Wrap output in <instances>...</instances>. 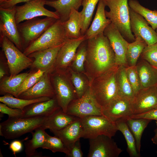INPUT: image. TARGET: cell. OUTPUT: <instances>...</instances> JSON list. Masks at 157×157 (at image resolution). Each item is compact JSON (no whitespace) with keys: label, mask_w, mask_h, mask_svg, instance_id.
<instances>
[{"label":"cell","mask_w":157,"mask_h":157,"mask_svg":"<svg viewBox=\"0 0 157 157\" xmlns=\"http://www.w3.org/2000/svg\"><path fill=\"white\" fill-rule=\"evenodd\" d=\"M115 64L114 52L104 33L87 40L85 75L90 83Z\"/></svg>","instance_id":"obj_1"},{"label":"cell","mask_w":157,"mask_h":157,"mask_svg":"<svg viewBox=\"0 0 157 157\" xmlns=\"http://www.w3.org/2000/svg\"><path fill=\"white\" fill-rule=\"evenodd\" d=\"M119 66L115 64L90 83L94 97L102 108L118 96L116 74Z\"/></svg>","instance_id":"obj_2"},{"label":"cell","mask_w":157,"mask_h":157,"mask_svg":"<svg viewBox=\"0 0 157 157\" xmlns=\"http://www.w3.org/2000/svg\"><path fill=\"white\" fill-rule=\"evenodd\" d=\"M109 11L105 10L106 17L117 28L124 38L129 43L135 38L130 26L129 7L128 0H103Z\"/></svg>","instance_id":"obj_3"},{"label":"cell","mask_w":157,"mask_h":157,"mask_svg":"<svg viewBox=\"0 0 157 157\" xmlns=\"http://www.w3.org/2000/svg\"><path fill=\"white\" fill-rule=\"evenodd\" d=\"M69 39L63 22L57 19L38 38L25 48L23 53L28 56L33 53L61 45Z\"/></svg>","instance_id":"obj_4"},{"label":"cell","mask_w":157,"mask_h":157,"mask_svg":"<svg viewBox=\"0 0 157 157\" xmlns=\"http://www.w3.org/2000/svg\"><path fill=\"white\" fill-rule=\"evenodd\" d=\"M47 117H8L0 124V135L5 139L10 140L19 138L28 133H31L42 125Z\"/></svg>","instance_id":"obj_5"},{"label":"cell","mask_w":157,"mask_h":157,"mask_svg":"<svg viewBox=\"0 0 157 157\" xmlns=\"http://www.w3.org/2000/svg\"><path fill=\"white\" fill-rule=\"evenodd\" d=\"M50 73L51 80L57 102L65 113L69 104L77 98L66 70H58Z\"/></svg>","instance_id":"obj_6"},{"label":"cell","mask_w":157,"mask_h":157,"mask_svg":"<svg viewBox=\"0 0 157 157\" xmlns=\"http://www.w3.org/2000/svg\"><path fill=\"white\" fill-rule=\"evenodd\" d=\"M0 42L1 47L7 59L10 76L18 74L31 67L33 60L22 52L7 38L0 35Z\"/></svg>","instance_id":"obj_7"},{"label":"cell","mask_w":157,"mask_h":157,"mask_svg":"<svg viewBox=\"0 0 157 157\" xmlns=\"http://www.w3.org/2000/svg\"><path fill=\"white\" fill-rule=\"evenodd\" d=\"M57 20L49 17L43 19L37 17L17 24L24 50L38 38Z\"/></svg>","instance_id":"obj_8"},{"label":"cell","mask_w":157,"mask_h":157,"mask_svg":"<svg viewBox=\"0 0 157 157\" xmlns=\"http://www.w3.org/2000/svg\"><path fill=\"white\" fill-rule=\"evenodd\" d=\"M83 127L82 138L92 139L101 135L110 138L118 131L115 123L103 115H90L80 118Z\"/></svg>","instance_id":"obj_9"},{"label":"cell","mask_w":157,"mask_h":157,"mask_svg":"<svg viewBox=\"0 0 157 157\" xmlns=\"http://www.w3.org/2000/svg\"><path fill=\"white\" fill-rule=\"evenodd\" d=\"M102 108L97 101L90 86L80 98L72 100L66 113L80 118L90 115H103Z\"/></svg>","instance_id":"obj_10"},{"label":"cell","mask_w":157,"mask_h":157,"mask_svg":"<svg viewBox=\"0 0 157 157\" xmlns=\"http://www.w3.org/2000/svg\"><path fill=\"white\" fill-rule=\"evenodd\" d=\"M46 1V0H30L22 5L15 6V18L16 24L41 16L59 19V16L56 11H51L45 8Z\"/></svg>","instance_id":"obj_11"},{"label":"cell","mask_w":157,"mask_h":157,"mask_svg":"<svg viewBox=\"0 0 157 157\" xmlns=\"http://www.w3.org/2000/svg\"><path fill=\"white\" fill-rule=\"evenodd\" d=\"M15 6L0 8V35L6 37L22 51L24 48L15 20Z\"/></svg>","instance_id":"obj_12"},{"label":"cell","mask_w":157,"mask_h":157,"mask_svg":"<svg viewBox=\"0 0 157 157\" xmlns=\"http://www.w3.org/2000/svg\"><path fill=\"white\" fill-rule=\"evenodd\" d=\"M88 157H118L122 152L112 138L104 135L89 139Z\"/></svg>","instance_id":"obj_13"},{"label":"cell","mask_w":157,"mask_h":157,"mask_svg":"<svg viewBox=\"0 0 157 157\" xmlns=\"http://www.w3.org/2000/svg\"><path fill=\"white\" fill-rule=\"evenodd\" d=\"M104 34L107 37L114 52L116 64L128 66L126 53L129 43L112 23L105 29Z\"/></svg>","instance_id":"obj_14"},{"label":"cell","mask_w":157,"mask_h":157,"mask_svg":"<svg viewBox=\"0 0 157 157\" xmlns=\"http://www.w3.org/2000/svg\"><path fill=\"white\" fill-rule=\"evenodd\" d=\"M101 111L103 116L114 122L120 120L126 121L133 115L131 102L119 96L102 108Z\"/></svg>","instance_id":"obj_15"},{"label":"cell","mask_w":157,"mask_h":157,"mask_svg":"<svg viewBox=\"0 0 157 157\" xmlns=\"http://www.w3.org/2000/svg\"><path fill=\"white\" fill-rule=\"evenodd\" d=\"M129 13L131 29L135 37H140L147 46L157 42V35L155 30L149 26L144 18L130 7Z\"/></svg>","instance_id":"obj_16"},{"label":"cell","mask_w":157,"mask_h":157,"mask_svg":"<svg viewBox=\"0 0 157 157\" xmlns=\"http://www.w3.org/2000/svg\"><path fill=\"white\" fill-rule=\"evenodd\" d=\"M85 40L84 35L78 39H69L64 43L58 52L51 72L55 70H65L69 67L78 47Z\"/></svg>","instance_id":"obj_17"},{"label":"cell","mask_w":157,"mask_h":157,"mask_svg":"<svg viewBox=\"0 0 157 157\" xmlns=\"http://www.w3.org/2000/svg\"><path fill=\"white\" fill-rule=\"evenodd\" d=\"M133 115L144 113L157 108L156 85L141 89L131 103Z\"/></svg>","instance_id":"obj_18"},{"label":"cell","mask_w":157,"mask_h":157,"mask_svg":"<svg viewBox=\"0 0 157 157\" xmlns=\"http://www.w3.org/2000/svg\"><path fill=\"white\" fill-rule=\"evenodd\" d=\"M55 96L51 80L50 73L46 72L32 87L21 94L18 98L27 99L42 97L50 98Z\"/></svg>","instance_id":"obj_19"},{"label":"cell","mask_w":157,"mask_h":157,"mask_svg":"<svg viewBox=\"0 0 157 157\" xmlns=\"http://www.w3.org/2000/svg\"><path fill=\"white\" fill-rule=\"evenodd\" d=\"M33 53L28 56L34 58L31 67L51 73L55 62L58 52L63 44Z\"/></svg>","instance_id":"obj_20"},{"label":"cell","mask_w":157,"mask_h":157,"mask_svg":"<svg viewBox=\"0 0 157 157\" xmlns=\"http://www.w3.org/2000/svg\"><path fill=\"white\" fill-rule=\"evenodd\" d=\"M61 108L55 96L49 100L33 103L26 106L23 109L24 113L22 118L48 117Z\"/></svg>","instance_id":"obj_21"},{"label":"cell","mask_w":157,"mask_h":157,"mask_svg":"<svg viewBox=\"0 0 157 157\" xmlns=\"http://www.w3.org/2000/svg\"><path fill=\"white\" fill-rule=\"evenodd\" d=\"M52 133L62 140L69 151L75 142L82 138L83 127L81 118H78L62 129Z\"/></svg>","instance_id":"obj_22"},{"label":"cell","mask_w":157,"mask_h":157,"mask_svg":"<svg viewBox=\"0 0 157 157\" xmlns=\"http://www.w3.org/2000/svg\"><path fill=\"white\" fill-rule=\"evenodd\" d=\"M106 6L103 0H99L92 23L84 35L86 40L104 33L105 29L111 23L106 16Z\"/></svg>","instance_id":"obj_23"},{"label":"cell","mask_w":157,"mask_h":157,"mask_svg":"<svg viewBox=\"0 0 157 157\" xmlns=\"http://www.w3.org/2000/svg\"><path fill=\"white\" fill-rule=\"evenodd\" d=\"M78 118L67 114L61 108L50 116L47 117L41 126L45 130L49 129L52 132L58 131Z\"/></svg>","instance_id":"obj_24"},{"label":"cell","mask_w":157,"mask_h":157,"mask_svg":"<svg viewBox=\"0 0 157 157\" xmlns=\"http://www.w3.org/2000/svg\"><path fill=\"white\" fill-rule=\"evenodd\" d=\"M83 0H46V5L53 8L62 22L69 18L72 9L78 11Z\"/></svg>","instance_id":"obj_25"},{"label":"cell","mask_w":157,"mask_h":157,"mask_svg":"<svg viewBox=\"0 0 157 157\" xmlns=\"http://www.w3.org/2000/svg\"><path fill=\"white\" fill-rule=\"evenodd\" d=\"M142 88H146L157 84V70L143 60L136 65Z\"/></svg>","instance_id":"obj_26"},{"label":"cell","mask_w":157,"mask_h":157,"mask_svg":"<svg viewBox=\"0 0 157 157\" xmlns=\"http://www.w3.org/2000/svg\"><path fill=\"white\" fill-rule=\"evenodd\" d=\"M64 26L68 38L74 39L80 38L82 36L81 30L83 25V20L80 12L72 9L69 19L63 22Z\"/></svg>","instance_id":"obj_27"},{"label":"cell","mask_w":157,"mask_h":157,"mask_svg":"<svg viewBox=\"0 0 157 157\" xmlns=\"http://www.w3.org/2000/svg\"><path fill=\"white\" fill-rule=\"evenodd\" d=\"M29 72L19 74L13 76L5 77L1 79L0 83V94L8 93L16 97L17 91Z\"/></svg>","instance_id":"obj_28"},{"label":"cell","mask_w":157,"mask_h":157,"mask_svg":"<svg viewBox=\"0 0 157 157\" xmlns=\"http://www.w3.org/2000/svg\"><path fill=\"white\" fill-rule=\"evenodd\" d=\"M45 129L41 126L39 127L32 132V138L24 142L25 152L27 157L36 156V149L42 148L44 145L46 139L47 134Z\"/></svg>","instance_id":"obj_29"},{"label":"cell","mask_w":157,"mask_h":157,"mask_svg":"<svg viewBox=\"0 0 157 157\" xmlns=\"http://www.w3.org/2000/svg\"><path fill=\"white\" fill-rule=\"evenodd\" d=\"M119 66L116 74L118 96L125 99L131 103L135 96L126 75V67Z\"/></svg>","instance_id":"obj_30"},{"label":"cell","mask_w":157,"mask_h":157,"mask_svg":"<svg viewBox=\"0 0 157 157\" xmlns=\"http://www.w3.org/2000/svg\"><path fill=\"white\" fill-rule=\"evenodd\" d=\"M66 71L74 89L77 98H80L90 86L89 79L84 74L76 72L70 67Z\"/></svg>","instance_id":"obj_31"},{"label":"cell","mask_w":157,"mask_h":157,"mask_svg":"<svg viewBox=\"0 0 157 157\" xmlns=\"http://www.w3.org/2000/svg\"><path fill=\"white\" fill-rule=\"evenodd\" d=\"M134 41L129 43L126 53V59L128 66H135L144 48L147 45L140 37H135Z\"/></svg>","instance_id":"obj_32"},{"label":"cell","mask_w":157,"mask_h":157,"mask_svg":"<svg viewBox=\"0 0 157 157\" xmlns=\"http://www.w3.org/2000/svg\"><path fill=\"white\" fill-rule=\"evenodd\" d=\"M151 120L144 118H130L126 123L134 137L136 148L140 154L141 139L143 133Z\"/></svg>","instance_id":"obj_33"},{"label":"cell","mask_w":157,"mask_h":157,"mask_svg":"<svg viewBox=\"0 0 157 157\" xmlns=\"http://www.w3.org/2000/svg\"><path fill=\"white\" fill-rule=\"evenodd\" d=\"M117 130L123 135L127 145V151L131 157H139L140 155L137 150L134 137L128 126L126 121L120 120L115 122Z\"/></svg>","instance_id":"obj_34"},{"label":"cell","mask_w":157,"mask_h":157,"mask_svg":"<svg viewBox=\"0 0 157 157\" xmlns=\"http://www.w3.org/2000/svg\"><path fill=\"white\" fill-rule=\"evenodd\" d=\"M50 98L42 97L37 98L27 99L17 98L10 94H6L0 97V101L9 107L23 110L26 106L33 103L47 101Z\"/></svg>","instance_id":"obj_35"},{"label":"cell","mask_w":157,"mask_h":157,"mask_svg":"<svg viewBox=\"0 0 157 157\" xmlns=\"http://www.w3.org/2000/svg\"><path fill=\"white\" fill-rule=\"evenodd\" d=\"M128 3L130 8L142 16L154 30L157 28V10L144 7L137 0H129Z\"/></svg>","instance_id":"obj_36"},{"label":"cell","mask_w":157,"mask_h":157,"mask_svg":"<svg viewBox=\"0 0 157 157\" xmlns=\"http://www.w3.org/2000/svg\"><path fill=\"white\" fill-rule=\"evenodd\" d=\"M99 0H83L82 6L83 9L80 12L81 15L83 25L81 30L82 36L86 32L90 24L92 17L97 3Z\"/></svg>","instance_id":"obj_37"},{"label":"cell","mask_w":157,"mask_h":157,"mask_svg":"<svg viewBox=\"0 0 157 157\" xmlns=\"http://www.w3.org/2000/svg\"><path fill=\"white\" fill-rule=\"evenodd\" d=\"M86 53L87 40H85L78 47L70 67L76 72L85 74L84 64L86 59Z\"/></svg>","instance_id":"obj_38"},{"label":"cell","mask_w":157,"mask_h":157,"mask_svg":"<svg viewBox=\"0 0 157 157\" xmlns=\"http://www.w3.org/2000/svg\"><path fill=\"white\" fill-rule=\"evenodd\" d=\"M42 148L49 149L53 153L60 152L67 155L69 150L62 140L55 135L52 136L47 134L46 141Z\"/></svg>","instance_id":"obj_39"},{"label":"cell","mask_w":157,"mask_h":157,"mask_svg":"<svg viewBox=\"0 0 157 157\" xmlns=\"http://www.w3.org/2000/svg\"><path fill=\"white\" fill-rule=\"evenodd\" d=\"M46 72L42 69H37L30 72L26 78L19 87L17 93V98L22 93L30 88L34 85Z\"/></svg>","instance_id":"obj_40"},{"label":"cell","mask_w":157,"mask_h":157,"mask_svg":"<svg viewBox=\"0 0 157 157\" xmlns=\"http://www.w3.org/2000/svg\"><path fill=\"white\" fill-rule=\"evenodd\" d=\"M126 75L135 96L142 89L136 65L126 67Z\"/></svg>","instance_id":"obj_41"},{"label":"cell","mask_w":157,"mask_h":157,"mask_svg":"<svg viewBox=\"0 0 157 157\" xmlns=\"http://www.w3.org/2000/svg\"><path fill=\"white\" fill-rule=\"evenodd\" d=\"M140 56L143 60L153 66L157 67V42L146 47Z\"/></svg>","instance_id":"obj_42"},{"label":"cell","mask_w":157,"mask_h":157,"mask_svg":"<svg viewBox=\"0 0 157 157\" xmlns=\"http://www.w3.org/2000/svg\"><path fill=\"white\" fill-rule=\"evenodd\" d=\"M0 112L7 115L10 118H22L24 113L23 110L10 108L1 102L0 103Z\"/></svg>","instance_id":"obj_43"},{"label":"cell","mask_w":157,"mask_h":157,"mask_svg":"<svg viewBox=\"0 0 157 157\" xmlns=\"http://www.w3.org/2000/svg\"><path fill=\"white\" fill-rule=\"evenodd\" d=\"M131 118H144L151 120H155L157 126V108H155L147 112L138 114L133 115Z\"/></svg>","instance_id":"obj_44"},{"label":"cell","mask_w":157,"mask_h":157,"mask_svg":"<svg viewBox=\"0 0 157 157\" xmlns=\"http://www.w3.org/2000/svg\"><path fill=\"white\" fill-rule=\"evenodd\" d=\"M80 139L76 141L69 150L68 154L66 156L68 157H83V154L81 149Z\"/></svg>","instance_id":"obj_45"},{"label":"cell","mask_w":157,"mask_h":157,"mask_svg":"<svg viewBox=\"0 0 157 157\" xmlns=\"http://www.w3.org/2000/svg\"><path fill=\"white\" fill-rule=\"evenodd\" d=\"M30 0H9L0 2V8H11L16 6V5L22 2L26 3Z\"/></svg>","instance_id":"obj_46"},{"label":"cell","mask_w":157,"mask_h":157,"mask_svg":"<svg viewBox=\"0 0 157 157\" xmlns=\"http://www.w3.org/2000/svg\"><path fill=\"white\" fill-rule=\"evenodd\" d=\"M22 148V142L19 140H14L9 145V148L15 156H16V154L21 151Z\"/></svg>","instance_id":"obj_47"},{"label":"cell","mask_w":157,"mask_h":157,"mask_svg":"<svg viewBox=\"0 0 157 157\" xmlns=\"http://www.w3.org/2000/svg\"><path fill=\"white\" fill-rule=\"evenodd\" d=\"M151 140L153 143L157 145V127L155 130L154 135L152 138Z\"/></svg>","instance_id":"obj_48"},{"label":"cell","mask_w":157,"mask_h":157,"mask_svg":"<svg viewBox=\"0 0 157 157\" xmlns=\"http://www.w3.org/2000/svg\"><path fill=\"white\" fill-rule=\"evenodd\" d=\"M6 74V72L1 65L0 67V79H1L3 78Z\"/></svg>","instance_id":"obj_49"},{"label":"cell","mask_w":157,"mask_h":157,"mask_svg":"<svg viewBox=\"0 0 157 157\" xmlns=\"http://www.w3.org/2000/svg\"><path fill=\"white\" fill-rule=\"evenodd\" d=\"M9 0H0V2H2L5 1H9Z\"/></svg>","instance_id":"obj_50"},{"label":"cell","mask_w":157,"mask_h":157,"mask_svg":"<svg viewBox=\"0 0 157 157\" xmlns=\"http://www.w3.org/2000/svg\"><path fill=\"white\" fill-rule=\"evenodd\" d=\"M155 31H156V32L157 33V28L155 30Z\"/></svg>","instance_id":"obj_51"},{"label":"cell","mask_w":157,"mask_h":157,"mask_svg":"<svg viewBox=\"0 0 157 157\" xmlns=\"http://www.w3.org/2000/svg\"><path fill=\"white\" fill-rule=\"evenodd\" d=\"M156 90H157V84L156 85Z\"/></svg>","instance_id":"obj_52"},{"label":"cell","mask_w":157,"mask_h":157,"mask_svg":"<svg viewBox=\"0 0 157 157\" xmlns=\"http://www.w3.org/2000/svg\"><path fill=\"white\" fill-rule=\"evenodd\" d=\"M157 70V67H154Z\"/></svg>","instance_id":"obj_53"},{"label":"cell","mask_w":157,"mask_h":157,"mask_svg":"<svg viewBox=\"0 0 157 157\" xmlns=\"http://www.w3.org/2000/svg\"><path fill=\"white\" fill-rule=\"evenodd\" d=\"M156 153L157 154V151H156Z\"/></svg>","instance_id":"obj_54"}]
</instances>
